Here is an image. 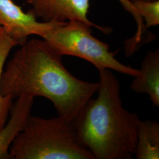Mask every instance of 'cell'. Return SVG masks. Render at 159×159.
<instances>
[{
	"instance_id": "6",
	"label": "cell",
	"mask_w": 159,
	"mask_h": 159,
	"mask_svg": "<svg viewBox=\"0 0 159 159\" xmlns=\"http://www.w3.org/2000/svg\"><path fill=\"white\" fill-rule=\"evenodd\" d=\"M61 23L40 22L30 12L23 11L12 0H0V27L18 46L26 43L30 35L39 36L46 30Z\"/></svg>"
},
{
	"instance_id": "4",
	"label": "cell",
	"mask_w": 159,
	"mask_h": 159,
	"mask_svg": "<svg viewBox=\"0 0 159 159\" xmlns=\"http://www.w3.org/2000/svg\"><path fill=\"white\" fill-rule=\"evenodd\" d=\"M91 29L84 22L73 20L46 30L39 37L61 56L84 59L98 70L107 68L134 77L139 75V70L119 61L106 43L93 36Z\"/></svg>"
},
{
	"instance_id": "5",
	"label": "cell",
	"mask_w": 159,
	"mask_h": 159,
	"mask_svg": "<svg viewBox=\"0 0 159 159\" xmlns=\"http://www.w3.org/2000/svg\"><path fill=\"white\" fill-rule=\"evenodd\" d=\"M90 0H28L31 6L29 12L43 22L65 23L77 20L90 27H95L104 34L111 31L92 23L88 18Z\"/></svg>"
},
{
	"instance_id": "11",
	"label": "cell",
	"mask_w": 159,
	"mask_h": 159,
	"mask_svg": "<svg viewBox=\"0 0 159 159\" xmlns=\"http://www.w3.org/2000/svg\"><path fill=\"white\" fill-rule=\"evenodd\" d=\"M126 11L129 12L134 17L137 24V31L135 35L125 42V46L131 51H137L140 47L145 43L153 39V35L148 34L142 18L133 6L130 0H118Z\"/></svg>"
},
{
	"instance_id": "7",
	"label": "cell",
	"mask_w": 159,
	"mask_h": 159,
	"mask_svg": "<svg viewBox=\"0 0 159 159\" xmlns=\"http://www.w3.org/2000/svg\"><path fill=\"white\" fill-rule=\"evenodd\" d=\"M34 97L21 96L12 106L10 118L0 130V159H11L10 148L15 138L25 125L34 104Z\"/></svg>"
},
{
	"instance_id": "9",
	"label": "cell",
	"mask_w": 159,
	"mask_h": 159,
	"mask_svg": "<svg viewBox=\"0 0 159 159\" xmlns=\"http://www.w3.org/2000/svg\"><path fill=\"white\" fill-rule=\"evenodd\" d=\"M136 159H159V124L156 121L141 120L137 132Z\"/></svg>"
},
{
	"instance_id": "1",
	"label": "cell",
	"mask_w": 159,
	"mask_h": 159,
	"mask_svg": "<svg viewBox=\"0 0 159 159\" xmlns=\"http://www.w3.org/2000/svg\"><path fill=\"white\" fill-rule=\"evenodd\" d=\"M3 69L0 91L3 96L43 97L51 102L58 116L71 122L96 93L98 83L81 80L63 63V56L44 40H27Z\"/></svg>"
},
{
	"instance_id": "12",
	"label": "cell",
	"mask_w": 159,
	"mask_h": 159,
	"mask_svg": "<svg viewBox=\"0 0 159 159\" xmlns=\"http://www.w3.org/2000/svg\"><path fill=\"white\" fill-rule=\"evenodd\" d=\"M134 8L144 21L146 29L159 24V1L130 0Z\"/></svg>"
},
{
	"instance_id": "2",
	"label": "cell",
	"mask_w": 159,
	"mask_h": 159,
	"mask_svg": "<svg viewBox=\"0 0 159 159\" xmlns=\"http://www.w3.org/2000/svg\"><path fill=\"white\" fill-rule=\"evenodd\" d=\"M96 98H90L71 123L80 144L95 159H131L141 120L125 110L120 84L111 70H98Z\"/></svg>"
},
{
	"instance_id": "3",
	"label": "cell",
	"mask_w": 159,
	"mask_h": 159,
	"mask_svg": "<svg viewBox=\"0 0 159 159\" xmlns=\"http://www.w3.org/2000/svg\"><path fill=\"white\" fill-rule=\"evenodd\" d=\"M9 152L13 159H95L80 144L71 122L59 116L44 119L30 114Z\"/></svg>"
},
{
	"instance_id": "10",
	"label": "cell",
	"mask_w": 159,
	"mask_h": 159,
	"mask_svg": "<svg viewBox=\"0 0 159 159\" xmlns=\"http://www.w3.org/2000/svg\"><path fill=\"white\" fill-rule=\"evenodd\" d=\"M17 46V43L0 27V80L7 58L12 48ZM12 100L11 97L3 96L0 91V130L8 121L12 106Z\"/></svg>"
},
{
	"instance_id": "13",
	"label": "cell",
	"mask_w": 159,
	"mask_h": 159,
	"mask_svg": "<svg viewBox=\"0 0 159 159\" xmlns=\"http://www.w3.org/2000/svg\"><path fill=\"white\" fill-rule=\"evenodd\" d=\"M145 1H156V0H145Z\"/></svg>"
},
{
	"instance_id": "8",
	"label": "cell",
	"mask_w": 159,
	"mask_h": 159,
	"mask_svg": "<svg viewBox=\"0 0 159 159\" xmlns=\"http://www.w3.org/2000/svg\"><path fill=\"white\" fill-rule=\"evenodd\" d=\"M140 74L134 77L130 87L136 93H146L153 105L159 106V51H149L139 69Z\"/></svg>"
}]
</instances>
